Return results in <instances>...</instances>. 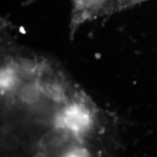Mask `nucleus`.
I'll use <instances>...</instances> for the list:
<instances>
[{"label": "nucleus", "mask_w": 157, "mask_h": 157, "mask_svg": "<svg viewBox=\"0 0 157 157\" xmlns=\"http://www.w3.org/2000/svg\"><path fill=\"white\" fill-rule=\"evenodd\" d=\"M58 123L71 134L79 135L90 128L91 117L88 110L81 104L72 103L63 111Z\"/></svg>", "instance_id": "1"}, {"label": "nucleus", "mask_w": 157, "mask_h": 157, "mask_svg": "<svg viewBox=\"0 0 157 157\" xmlns=\"http://www.w3.org/2000/svg\"><path fill=\"white\" fill-rule=\"evenodd\" d=\"M40 97V90L34 84H28L23 87L21 92V100L27 104L36 103Z\"/></svg>", "instance_id": "2"}]
</instances>
